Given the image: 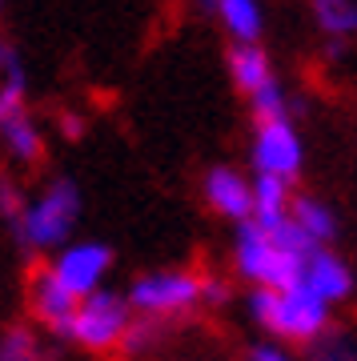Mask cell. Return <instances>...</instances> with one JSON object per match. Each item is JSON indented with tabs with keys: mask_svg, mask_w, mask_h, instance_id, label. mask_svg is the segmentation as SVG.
<instances>
[{
	"mask_svg": "<svg viewBox=\"0 0 357 361\" xmlns=\"http://www.w3.org/2000/svg\"><path fill=\"white\" fill-rule=\"evenodd\" d=\"M20 209H25V197L13 189V180H0V213L8 217V225L20 217Z\"/></svg>",
	"mask_w": 357,
	"mask_h": 361,
	"instance_id": "obj_22",
	"label": "cell"
},
{
	"mask_svg": "<svg viewBox=\"0 0 357 361\" xmlns=\"http://www.w3.org/2000/svg\"><path fill=\"white\" fill-rule=\"evenodd\" d=\"M249 361H294V357H289V349L281 345L277 337H269V341H257L249 349Z\"/></svg>",
	"mask_w": 357,
	"mask_h": 361,
	"instance_id": "obj_21",
	"label": "cell"
},
{
	"mask_svg": "<svg viewBox=\"0 0 357 361\" xmlns=\"http://www.w3.org/2000/svg\"><path fill=\"white\" fill-rule=\"evenodd\" d=\"M225 73H229L233 89L241 92V97L257 92L261 85H269V80L277 77L261 40H233L229 52H225Z\"/></svg>",
	"mask_w": 357,
	"mask_h": 361,
	"instance_id": "obj_11",
	"label": "cell"
},
{
	"mask_svg": "<svg viewBox=\"0 0 357 361\" xmlns=\"http://www.w3.org/2000/svg\"><path fill=\"white\" fill-rule=\"evenodd\" d=\"M0 145L13 165H37L44 157V133L28 113H16L8 121H0Z\"/></svg>",
	"mask_w": 357,
	"mask_h": 361,
	"instance_id": "obj_14",
	"label": "cell"
},
{
	"mask_svg": "<svg viewBox=\"0 0 357 361\" xmlns=\"http://www.w3.org/2000/svg\"><path fill=\"white\" fill-rule=\"evenodd\" d=\"M309 13L325 37H357V0H309Z\"/></svg>",
	"mask_w": 357,
	"mask_h": 361,
	"instance_id": "obj_16",
	"label": "cell"
},
{
	"mask_svg": "<svg viewBox=\"0 0 357 361\" xmlns=\"http://www.w3.org/2000/svg\"><path fill=\"white\" fill-rule=\"evenodd\" d=\"M0 361H49V357H44L40 337L28 325H13V329L0 334Z\"/></svg>",
	"mask_w": 357,
	"mask_h": 361,
	"instance_id": "obj_17",
	"label": "cell"
},
{
	"mask_svg": "<svg viewBox=\"0 0 357 361\" xmlns=\"http://www.w3.org/2000/svg\"><path fill=\"white\" fill-rule=\"evenodd\" d=\"M301 285H309V289H313L321 301H329V305H341V301H349V297H353L357 277H353V269H349V261H345V257H337L333 249L317 245V249H313V253L305 257Z\"/></svg>",
	"mask_w": 357,
	"mask_h": 361,
	"instance_id": "obj_10",
	"label": "cell"
},
{
	"mask_svg": "<svg viewBox=\"0 0 357 361\" xmlns=\"http://www.w3.org/2000/svg\"><path fill=\"white\" fill-rule=\"evenodd\" d=\"M197 8L213 16L229 40H261L265 32L261 0H197Z\"/></svg>",
	"mask_w": 357,
	"mask_h": 361,
	"instance_id": "obj_12",
	"label": "cell"
},
{
	"mask_svg": "<svg viewBox=\"0 0 357 361\" xmlns=\"http://www.w3.org/2000/svg\"><path fill=\"white\" fill-rule=\"evenodd\" d=\"M289 217L305 229V237L313 241V245H329L333 237H337V213H333L321 197H309L294 193V209H289Z\"/></svg>",
	"mask_w": 357,
	"mask_h": 361,
	"instance_id": "obj_15",
	"label": "cell"
},
{
	"mask_svg": "<svg viewBox=\"0 0 357 361\" xmlns=\"http://www.w3.org/2000/svg\"><path fill=\"white\" fill-rule=\"evenodd\" d=\"M313 361H357V345L349 341V337H341V334H333V337H317Z\"/></svg>",
	"mask_w": 357,
	"mask_h": 361,
	"instance_id": "obj_20",
	"label": "cell"
},
{
	"mask_svg": "<svg viewBox=\"0 0 357 361\" xmlns=\"http://www.w3.org/2000/svg\"><path fill=\"white\" fill-rule=\"evenodd\" d=\"M16 65H20V61H16V49H13L4 37H0V77H4L8 68H16Z\"/></svg>",
	"mask_w": 357,
	"mask_h": 361,
	"instance_id": "obj_25",
	"label": "cell"
},
{
	"mask_svg": "<svg viewBox=\"0 0 357 361\" xmlns=\"http://www.w3.org/2000/svg\"><path fill=\"white\" fill-rule=\"evenodd\" d=\"M77 217H80V189L68 177H52L32 201H25L13 229L20 237V245L49 253V249L68 245V237L77 229Z\"/></svg>",
	"mask_w": 357,
	"mask_h": 361,
	"instance_id": "obj_2",
	"label": "cell"
},
{
	"mask_svg": "<svg viewBox=\"0 0 357 361\" xmlns=\"http://www.w3.org/2000/svg\"><path fill=\"white\" fill-rule=\"evenodd\" d=\"M49 269L77 297H89L92 289H101L109 269H113V249L104 241H68V245L56 249Z\"/></svg>",
	"mask_w": 357,
	"mask_h": 361,
	"instance_id": "obj_7",
	"label": "cell"
},
{
	"mask_svg": "<svg viewBox=\"0 0 357 361\" xmlns=\"http://www.w3.org/2000/svg\"><path fill=\"white\" fill-rule=\"evenodd\" d=\"M294 209V180L273 177V173H253V221L257 225H281Z\"/></svg>",
	"mask_w": 357,
	"mask_h": 361,
	"instance_id": "obj_13",
	"label": "cell"
},
{
	"mask_svg": "<svg viewBox=\"0 0 357 361\" xmlns=\"http://www.w3.org/2000/svg\"><path fill=\"white\" fill-rule=\"evenodd\" d=\"M201 281L193 269H153L128 285V301L140 317H177L201 305Z\"/></svg>",
	"mask_w": 357,
	"mask_h": 361,
	"instance_id": "obj_5",
	"label": "cell"
},
{
	"mask_svg": "<svg viewBox=\"0 0 357 361\" xmlns=\"http://www.w3.org/2000/svg\"><path fill=\"white\" fill-rule=\"evenodd\" d=\"M309 253H294V249L277 245V237L257 225L253 217L237 221V233H233V265L249 285H269V289H289V285L301 281V269H305Z\"/></svg>",
	"mask_w": 357,
	"mask_h": 361,
	"instance_id": "obj_3",
	"label": "cell"
},
{
	"mask_svg": "<svg viewBox=\"0 0 357 361\" xmlns=\"http://www.w3.org/2000/svg\"><path fill=\"white\" fill-rule=\"evenodd\" d=\"M201 301H209V305H225V301H229V281H221V277H205L201 281Z\"/></svg>",
	"mask_w": 357,
	"mask_h": 361,
	"instance_id": "obj_24",
	"label": "cell"
},
{
	"mask_svg": "<svg viewBox=\"0 0 357 361\" xmlns=\"http://www.w3.org/2000/svg\"><path fill=\"white\" fill-rule=\"evenodd\" d=\"M28 305H32V313H37V322L44 329H52L56 337H68V325H73V313H77L80 297L44 265L28 281Z\"/></svg>",
	"mask_w": 357,
	"mask_h": 361,
	"instance_id": "obj_9",
	"label": "cell"
},
{
	"mask_svg": "<svg viewBox=\"0 0 357 361\" xmlns=\"http://www.w3.org/2000/svg\"><path fill=\"white\" fill-rule=\"evenodd\" d=\"M0 8H4V0H0Z\"/></svg>",
	"mask_w": 357,
	"mask_h": 361,
	"instance_id": "obj_27",
	"label": "cell"
},
{
	"mask_svg": "<svg viewBox=\"0 0 357 361\" xmlns=\"http://www.w3.org/2000/svg\"><path fill=\"white\" fill-rule=\"evenodd\" d=\"M61 121H64L61 129H64V137H68V141H77L80 133H85V121H80V116H73V113H64Z\"/></svg>",
	"mask_w": 357,
	"mask_h": 361,
	"instance_id": "obj_26",
	"label": "cell"
},
{
	"mask_svg": "<svg viewBox=\"0 0 357 361\" xmlns=\"http://www.w3.org/2000/svg\"><path fill=\"white\" fill-rule=\"evenodd\" d=\"M249 313L261 329H269V337L277 341H297L309 345L317 337L329 334V313L333 305L321 301L309 285H289V289H269V285H253L249 293Z\"/></svg>",
	"mask_w": 357,
	"mask_h": 361,
	"instance_id": "obj_1",
	"label": "cell"
},
{
	"mask_svg": "<svg viewBox=\"0 0 357 361\" xmlns=\"http://www.w3.org/2000/svg\"><path fill=\"white\" fill-rule=\"evenodd\" d=\"M149 341H153V325L149 322H133L128 325V334H125V345L128 353H140V349H149Z\"/></svg>",
	"mask_w": 357,
	"mask_h": 361,
	"instance_id": "obj_23",
	"label": "cell"
},
{
	"mask_svg": "<svg viewBox=\"0 0 357 361\" xmlns=\"http://www.w3.org/2000/svg\"><path fill=\"white\" fill-rule=\"evenodd\" d=\"M249 101V113H253V121H277V116H289V92L281 89V80L273 77L269 85H261L257 92H249L245 97Z\"/></svg>",
	"mask_w": 357,
	"mask_h": 361,
	"instance_id": "obj_18",
	"label": "cell"
},
{
	"mask_svg": "<svg viewBox=\"0 0 357 361\" xmlns=\"http://www.w3.org/2000/svg\"><path fill=\"white\" fill-rule=\"evenodd\" d=\"M16 113H28V80L20 73V65L8 68L0 80V121H8Z\"/></svg>",
	"mask_w": 357,
	"mask_h": 361,
	"instance_id": "obj_19",
	"label": "cell"
},
{
	"mask_svg": "<svg viewBox=\"0 0 357 361\" xmlns=\"http://www.w3.org/2000/svg\"><path fill=\"white\" fill-rule=\"evenodd\" d=\"M201 197H205V205L213 209L217 217L233 221V225L253 217V177H245L241 169H233V165L205 169Z\"/></svg>",
	"mask_w": 357,
	"mask_h": 361,
	"instance_id": "obj_8",
	"label": "cell"
},
{
	"mask_svg": "<svg viewBox=\"0 0 357 361\" xmlns=\"http://www.w3.org/2000/svg\"><path fill=\"white\" fill-rule=\"evenodd\" d=\"M249 161L257 173H273V177L297 180L305 169V141L289 116L277 121H257L253 141H249Z\"/></svg>",
	"mask_w": 357,
	"mask_h": 361,
	"instance_id": "obj_6",
	"label": "cell"
},
{
	"mask_svg": "<svg viewBox=\"0 0 357 361\" xmlns=\"http://www.w3.org/2000/svg\"><path fill=\"white\" fill-rule=\"evenodd\" d=\"M133 313L137 310H133L128 293H116V289H104L101 285V289H92L89 297H80L64 341H77V345L89 349V353H113V349L125 345Z\"/></svg>",
	"mask_w": 357,
	"mask_h": 361,
	"instance_id": "obj_4",
	"label": "cell"
}]
</instances>
